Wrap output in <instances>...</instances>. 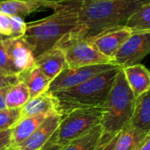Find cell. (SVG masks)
Instances as JSON below:
<instances>
[{
	"label": "cell",
	"mask_w": 150,
	"mask_h": 150,
	"mask_svg": "<svg viewBox=\"0 0 150 150\" xmlns=\"http://www.w3.org/2000/svg\"><path fill=\"white\" fill-rule=\"evenodd\" d=\"M150 0H98L83 3L78 25L57 45L76 40H91L115 27L125 26L130 17Z\"/></svg>",
	"instance_id": "1"
},
{
	"label": "cell",
	"mask_w": 150,
	"mask_h": 150,
	"mask_svg": "<svg viewBox=\"0 0 150 150\" xmlns=\"http://www.w3.org/2000/svg\"><path fill=\"white\" fill-rule=\"evenodd\" d=\"M82 1L63 3L54 13L40 20L26 23L23 38L31 47L34 57L57 47L62 40L78 25Z\"/></svg>",
	"instance_id": "2"
},
{
	"label": "cell",
	"mask_w": 150,
	"mask_h": 150,
	"mask_svg": "<svg viewBox=\"0 0 150 150\" xmlns=\"http://www.w3.org/2000/svg\"><path fill=\"white\" fill-rule=\"evenodd\" d=\"M120 67L100 73L77 86L52 92L62 116L73 110L102 106L110 92Z\"/></svg>",
	"instance_id": "3"
},
{
	"label": "cell",
	"mask_w": 150,
	"mask_h": 150,
	"mask_svg": "<svg viewBox=\"0 0 150 150\" xmlns=\"http://www.w3.org/2000/svg\"><path fill=\"white\" fill-rule=\"evenodd\" d=\"M135 99L136 98L121 69L114 79L105 104L102 105L101 126L105 134H115L129 126Z\"/></svg>",
	"instance_id": "4"
},
{
	"label": "cell",
	"mask_w": 150,
	"mask_h": 150,
	"mask_svg": "<svg viewBox=\"0 0 150 150\" xmlns=\"http://www.w3.org/2000/svg\"><path fill=\"white\" fill-rule=\"evenodd\" d=\"M101 120L102 106L76 109L62 115L56 131L58 144L65 147L100 126Z\"/></svg>",
	"instance_id": "5"
},
{
	"label": "cell",
	"mask_w": 150,
	"mask_h": 150,
	"mask_svg": "<svg viewBox=\"0 0 150 150\" xmlns=\"http://www.w3.org/2000/svg\"><path fill=\"white\" fill-rule=\"evenodd\" d=\"M57 47L63 49L68 67L71 69L113 63L109 58L100 53L93 42L89 40H72L60 44Z\"/></svg>",
	"instance_id": "6"
},
{
	"label": "cell",
	"mask_w": 150,
	"mask_h": 150,
	"mask_svg": "<svg viewBox=\"0 0 150 150\" xmlns=\"http://www.w3.org/2000/svg\"><path fill=\"white\" fill-rule=\"evenodd\" d=\"M117 67L119 66L113 63L98 64L76 69L67 67L50 83L47 92L52 93L54 91L77 86L84 82H87L88 80L100 73L112 69Z\"/></svg>",
	"instance_id": "7"
},
{
	"label": "cell",
	"mask_w": 150,
	"mask_h": 150,
	"mask_svg": "<svg viewBox=\"0 0 150 150\" xmlns=\"http://www.w3.org/2000/svg\"><path fill=\"white\" fill-rule=\"evenodd\" d=\"M150 54V31L133 32L118 51L114 63L121 69L139 64Z\"/></svg>",
	"instance_id": "8"
},
{
	"label": "cell",
	"mask_w": 150,
	"mask_h": 150,
	"mask_svg": "<svg viewBox=\"0 0 150 150\" xmlns=\"http://www.w3.org/2000/svg\"><path fill=\"white\" fill-rule=\"evenodd\" d=\"M132 33V30L126 25L119 26L109 29L89 40L92 41L98 51L114 63L115 55Z\"/></svg>",
	"instance_id": "9"
},
{
	"label": "cell",
	"mask_w": 150,
	"mask_h": 150,
	"mask_svg": "<svg viewBox=\"0 0 150 150\" xmlns=\"http://www.w3.org/2000/svg\"><path fill=\"white\" fill-rule=\"evenodd\" d=\"M2 42L18 74L35 65L33 52L23 37L5 38Z\"/></svg>",
	"instance_id": "10"
},
{
	"label": "cell",
	"mask_w": 150,
	"mask_h": 150,
	"mask_svg": "<svg viewBox=\"0 0 150 150\" xmlns=\"http://www.w3.org/2000/svg\"><path fill=\"white\" fill-rule=\"evenodd\" d=\"M61 120V114H50L43 120L36 130L16 149L19 150H40L57 131Z\"/></svg>",
	"instance_id": "11"
},
{
	"label": "cell",
	"mask_w": 150,
	"mask_h": 150,
	"mask_svg": "<svg viewBox=\"0 0 150 150\" xmlns=\"http://www.w3.org/2000/svg\"><path fill=\"white\" fill-rule=\"evenodd\" d=\"M35 66L52 82L63 69L68 67L65 53L61 47H55L35 58Z\"/></svg>",
	"instance_id": "12"
},
{
	"label": "cell",
	"mask_w": 150,
	"mask_h": 150,
	"mask_svg": "<svg viewBox=\"0 0 150 150\" xmlns=\"http://www.w3.org/2000/svg\"><path fill=\"white\" fill-rule=\"evenodd\" d=\"M60 4L38 0H4L0 1V12L24 18L31 13L40 10L47 8L54 10Z\"/></svg>",
	"instance_id": "13"
},
{
	"label": "cell",
	"mask_w": 150,
	"mask_h": 150,
	"mask_svg": "<svg viewBox=\"0 0 150 150\" xmlns=\"http://www.w3.org/2000/svg\"><path fill=\"white\" fill-rule=\"evenodd\" d=\"M20 113L21 119L42 114L49 115L52 113H59L57 110V101L52 93L47 91L35 98H30L25 105L20 108Z\"/></svg>",
	"instance_id": "14"
},
{
	"label": "cell",
	"mask_w": 150,
	"mask_h": 150,
	"mask_svg": "<svg viewBox=\"0 0 150 150\" xmlns=\"http://www.w3.org/2000/svg\"><path fill=\"white\" fill-rule=\"evenodd\" d=\"M17 76L18 81L23 83L28 88L30 98L47 92L51 83V81L35 65L18 73Z\"/></svg>",
	"instance_id": "15"
},
{
	"label": "cell",
	"mask_w": 150,
	"mask_h": 150,
	"mask_svg": "<svg viewBox=\"0 0 150 150\" xmlns=\"http://www.w3.org/2000/svg\"><path fill=\"white\" fill-rule=\"evenodd\" d=\"M127 82L135 98L150 89V71L142 64H135L122 69Z\"/></svg>",
	"instance_id": "16"
},
{
	"label": "cell",
	"mask_w": 150,
	"mask_h": 150,
	"mask_svg": "<svg viewBox=\"0 0 150 150\" xmlns=\"http://www.w3.org/2000/svg\"><path fill=\"white\" fill-rule=\"evenodd\" d=\"M129 126L147 134L150 132V89L136 98Z\"/></svg>",
	"instance_id": "17"
},
{
	"label": "cell",
	"mask_w": 150,
	"mask_h": 150,
	"mask_svg": "<svg viewBox=\"0 0 150 150\" xmlns=\"http://www.w3.org/2000/svg\"><path fill=\"white\" fill-rule=\"evenodd\" d=\"M49 115L42 114L20 119L18 122L11 129L12 148L16 149L22 142H24Z\"/></svg>",
	"instance_id": "18"
},
{
	"label": "cell",
	"mask_w": 150,
	"mask_h": 150,
	"mask_svg": "<svg viewBox=\"0 0 150 150\" xmlns=\"http://www.w3.org/2000/svg\"><path fill=\"white\" fill-rule=\"evenodd\" d=\"M147 134L130 126L120 132L115 150H138L147 139Z\"/></svg>",
	"instance_id": "19"
},
{
	"label": "cell",
	"mask_w": 150,
	"mask_h": 150,
	"mask_svg": "<svg viewBox=\"0 0 150 150\" xmlns=\"http://www.w3.org/2000/svg\"><path fill=\"white\" fill-rule=\"evenodd\" d=\"M104 131L102 126H98L87 134L73 141L62 150H96L100 145Z\"/></svg>",
	"instance_id": "20"
},
{
	"label": "cell",
	"mask_w": 150,
	"mask_h": 150,
	"mask_svg": "<svg viewBox=\"0 0 150 150\" xmlns=\"http://www.w3.org/2000/svg\"><path fill=\"white\" fill-rule=\"evenodd\" d=\"M30 99L28 88L21 82L11 85L8 88L6 93V108L20 109Z\"/></svg>",
	"instance_id": "21"
},
{
	"label": "cell",
	"mask_w": 150,
	"mask_h": 150,
	"mask_svg": "<svg viewBox=\"0 0 150 150\" xmlns=\"http://www.w3.org/2000/svg\"><path fill=\"white\" fill-rule=\"evenodd\" d=\"M126 26L132 32L150 31V2L143 4L130 17Z\"/></svg>",
	"instance_id": "22"
},
{
	"label": "cell",
	"mask_w": 150,
	"mask_h": 150,
	"mask_svg": "<svg viewBox=\"0 0 150 150\" xmlns=\"http://www.w3.org/2000/svg\"><path fill=\"white\" fill-rule=\"evenodd\" d=\"M20 119V109L0 110V132L11 129Z\"/></svg>",
	"instance_id": "23"
},
{
	"label": "cell",
	"mask_w": 150,
	"mask_h": 150,
	"mask_svg": "<svg viewBox=\"0 0 150 150\" xmlns=\"http://www.w3.org/2000/svg\"><path fill=\"white\" fill-rule=\"evenodd\" d=\"M0 70L6 76H17L18 71L11 62L3 42H0Z\"/></svg>",
	"instance_id": "24"
},
{
	"label": "cell",
	"mask_w": 150,
	"mask_h": 150,
	"mask_svg": "<svg viewBox=\"0 0 150 150\" xmlns=\"http://www.w3.org/2000/svg\"><path fill=\"white\" fill-rule=\"evenodd\" d=\"M26 31V23L24 18L18 16H11V37H23Z\"/></svg>",
	"instance_id": "25"
},
{
	"label": "cell",
	"mask_w": 150,
	"mask_h": 150,
	"mask_svg": "<svg viewBox=\"0 0 150 150\" xmlns=\"http://www.w3.org/2000/svg\"><path fill=\"white\" fill-rule=\"evenodd\" d=\"M120 134V132L115 134H108L104 133L102 142L96 150H115V146Z\"/></svg>",
	"instance_id": "26"
},
{
	"label": "cell",
	"mask_w": 150,
	"mask_h": 150,
	"mask_svg": "<svg viewBox=\"0 0 150 150\" xmlns=\"http://www.w3.org/2000/svg\"><path fill=\"white\" fill-rule=\"evenodd\" d=\"M0 34L4 38L11 37V16L0 12Z\"/></svg>",
	"instance_id": "27"
},
{
	"label": "cell",
	"mask_w": 150,
	"mask_h": 150,
	"mask_svg": "<svg viewBox=\"0 0 150 150\" xmlns=\"http://www.w3.org/2000/svg\"><path fill=\"white\" fill-rule=\"evenodd\" d=\"M11 147H12L11 129L0 132V149L11 148Z\"/></svg>",
	"instance_id": "28"
},
{
	"label": "cell",
	"mask_w": 150,
	"mask_h": 150,
	"mask_svg": "<svg viewBox=\"0 0 150 150\" xmlns=\"http://www.w3.org/2000/svg\"><path fill=\"white\" fill-rule=\"evenodd\" d=\"M18 82L17 76H0V89L10 87Z\"/></svg>",
	"instance_id": "29"
},
{
	"label": "cell",
	"mask_w": 150,
	"mask_h": 150,
	"mask_svg": "<svg viewBox=\"0 0 150 150\" xmlns=\"http://www.w3.org/2000/svg\"><path fill=\"white\" fill-rule=\"evenodd\" d=\"M62 148L63 147L58 144L57 142V137H56V132H55L54 135L49 139V141L40 150H62Z\"/></svg>",
	"instance_id": "30"
},
{
	"label": "cell",
	"mask_w": 150,
	"mask_h": 150,
	"mask_svg": "<svg viewBox=\"0 0 150 150\" xmlns=\"http://www.w3.org/2000/svg\"><path fill=\"white\" fill-rule=\"evenodd\" d=\"M9 87L4 88V89H0V110H4L7 109L6 108V93L8 91Z\"/></svg>",
	"instance_id": "31"
},
{
	"label": "cell",
	"mask_w": 150,
	"mask_h": 150,
	"mask_svg": "<svg viewBox=\"0 0 150 150\" xmlns=\"http://www.w3.org/2000/svg\"><path fill=\"white\" fill-rule=\"evenodd\" d=\"M0 1H4V0H0ZM38 1H45V2H49L54 4H60L63 3H68V2H73V1H83V0H38Z\"/></svg>",
	"instance_id": "32"
},
{
	"label": "cell",
	"mask_w": 150,
	"mask_h": 150,
	"mask_svg": "<svg viewBox=\"0 0 150 150\" xmlns=\"http://www.w3.org/2000/svg\"><path fill=\"white\" fill-rule=\"evenodd\" d=\"M138 150H150V137L146 139L144 143L142 145V147Z\"/></svg>",
	"instance_id": "33"
},
{
	"label": "cell",
	"mask_w": 150,
	"mask_h": 150,
	"mask_svg": "<svg viewBox=\"0 0 150 150\" xmlns=\"http://www.w3.org/2000/svg\"><path fill=\"white\" fill-rule=\"evenodd\" d=\"M93 1H98V0H83V3H90V2H93Z\"/></svg>",
	"instance_id": "34"
},
{
	"label": "cell",
	"mask_w": 150,
	"mask_h": 150,
	"mask_svg": "<svg viewBox=\"0 0 150 150\" xmlns=\"http://www.w3.org/2000/svg\"><path fill=\"white\" fill-rule=\"evenodd\" d=\"M14 149V148L11 147V148H7V149H0V150H12Z\"/></svg>",
	"instance_id": "35"
},
{
	"label": "cell",
	"mask_w": 150,
	"mask_h": 150,
	"mask_svg": "<svg viewBox=\"0 0 150 150\" xmlns=\"http://www.w3.org/2000/svg\"><path fill=\"white\" fill-rule=\"evenodd\" d=\"M4 39H5V38H4V36H2V35L0 34V42H1V41H3V40H4Z\"/></svg>",
	"instance_id": "36"
},
{
	"label": "cell",
	"mask_w": 150,
	"mask_h": 150,
	"mask_svg": "<svg viewBox=\"0 0 150 150\" xmlns=\"http://www.w3.org/2000/svg\"><path fill=\"white\" fill-rule=\"evenodd\" d=\"M0 76H6V75H4V73H3V72L0 70Z\"/></svg>",
	"instance_id": "37"
},
{
	"label": "cell",
	"mask_w": 150,
	"mask_h": 150,
	"mask_svg": "<svg viewBox=\"0 0 150 150\" xmlns=\"http://www.w3.org/2000/svg\"><path fill=\"white\" fill-rule=\"evenodd\" d=\"M150 137V132L148 134V136H147V138H149Z\"/></svg>",
	"instance_id": "38"
},
{
	"label": "cell",
	"mask_w": 150,
	"mask_h": 150,
	"mask_svg": "<svg viewBox=\"0 0 150 150\" xmlns=\"http://www.w3.org/2000/svg\"><path fill=\"white\" fill-rule=\"evenodd\" d=\"M13 150H19V149H14Z\"/></svg>",
	"instance_id": "39"
},
{
	"label": "cell",
	"mask_w": 150,
	"mask_h": 150,
	"mask_svg": "<svg viewBox=\"0 0 150 150\" xmlns=\"http://www.w3.org/2000/svg\"><path fill=\"white\" fill-rule=\"evenodd\" d=\"M12 150H13V149H12Z\"/></svg>",
	"instance_id": "40"
}]
</instances>
